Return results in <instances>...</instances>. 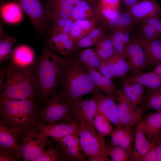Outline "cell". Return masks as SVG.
Instances as JSON below:
<instances>
[{
    "label": "cell",
    "mask_w": 161,
    "mask_h": 161,
    "mask_svg": "<svg viewBox=\"0 0 161 161\" xmlns=\"http://www.w3.org/2000/svg\"><path fill=\"white\" fill-rule=\"evenodd\" d=\"M121 89L126 97L134 105L137 106L141 103L131 88L129 82L124 80Z\"/></svg>",
    "instance_id": "obj_38"
},
{
    "label": "cell",
    "mask_w": 161,
    "mask_h": 161,
    "mask_svg": "<svg viewBox=\"0 0 161 161\" xmlns=\"http://www.w3.org/2000/svg\"><path fill=\"white\" fill-rule=\"evenodd\" d=\"M100 58V64L98 67L97 70L102 75L112 80H113L112 76L106 66L104 62V61Z\"/></svg>",
    "instance_id": "obj_48"
},
{
    "label": "cell",
    "mask_w": 161,
    "mask_h": 161,
    "mask_svg": "<svg viewBox=\"0 0 161 161\" xmlns=\"http://www.w3.org/2000/svg\"><path fill=\"white\" fill-rule=\"evenodd\" d=\"M140 28L143 38L145 40H151L160 38L155 30L148 24L142 22Z\"/></svg>",
    "instance_id": "obj_39"
},
{
    "label": "cell",
    "mask_w": 161,
    "mask_h": 161,
    "mask_svg": "<svg viewBox=\"0 0 161 161\" xmlns=\"http://www.w3.org/2000/svg\"><path fill=\"white\" fill-rule=\"evenodd\" d=\"M70 108L75 120L79 122L85 121L93 127L94 119L97 111L95 94L72 104Z\"/></svg>",
    "instance_id": "obj_11"
},
{
    "label": "cell",
    "mask_w": 161,
    "mask_h": 161,
    "mask_svg": "<svg viewBox=\"0 0 161 161\" xmlns=\"http://www.w3.org/2000/svg\"><path fill=\"white\" fill-rule=\"evenodd\" d=\"M17 41V38L6 33L0 23V63L10 58L12 52V47Z\"/></svg>",
    "instance_id": "obj_27"
},
{
    "label": "cell",
    "mask_w": 161,
    "mask_h": 161,
    "mask_svg": "<svg viewBox=\"0 0 161 161\" xmlns=\"http://www.w3.org/2000/svg\"><path fill=\"white\" fill-rule=\"evenodd\" d=\"M141 21L152 27L156 31L160 37H161V18L160 17H149Z\"/></svg>",
    "instance_id": "obj_42"
},
{
    "label": "cell",
    "mask_w": 161,
    "mask_h": 161,
    "mask_svg": "<svg viewBox=\"0 0 161 161\" xmlns=\"http://www.w3.org/2000/svg\"><path fill=\"white\" fill-rule=\"evenodd\" d=\"M22 9L18 3H10L5 4L1 8V16L6 22L14 24L22 19Z\"/></svg>",
    "instance_id": "obj_28"
},
{
    "label": "cell",
    "mask_w": 161,
    "mask_h": 161,
    "mask_svg": "<svg viewBox=\"0 0 161 161\" xmlns=\"http://www.w3.org/2000/svg\"><path fill=\"white\" fill-rule=\"evenodd\" d=\"M134 145L132 161H141L152 147L153 144L142 129L136 126L134 132Z\"/></svg>",
    "instance_id": "obj_22"
},
{
    "label": "cell",
    "mask_w": 161,
    "mask_h": 161,
    "mask_svg": "<svg viewBox=\"0 0 161 161\" xmlns=\"http://www.w3.org/2000/svg\"><path fill=\"white\" fill-rule=\"evenodd\" d=\"M78 123L75 120L71 123L63 121L49 124L40 122L36 129L41 136L50 137L54 140L70 134L77 133Z\"/></svg>",
    "instance_id": "obj_12"
},
{
    "label": "cell",
    "mask_w": 161,
    "mask_h": 161,
    "mask_svg": "<svg viewBox=\"0 0 161 161\" xmlns=\"http://www.w3.org/2000/svg\"></svg>",
    "instance_id": "obj_57"
},
{
    "label": "cell",
    "mask_w": 161,
    "mask_h": 161,
    "mask_svg": "<svg viewBox=\"0 0 161 161\" xmlns=\"http://www.w3.org/2000/svg\"><path fill=\"white\" fill-rule=\"evenodd\" d=\"M68 58L59 57L47 45L33 67L37 96L42 101L49 100L62 79Z\"/></svg>",
    "instance_id": "obj_1"
},
{
    "label": "cell",
    "mask_w": 161,
    "mask_h": 161,
    "mask_svg": "<svg viewBox=\"0 0 161 161\" xmlns=\"http://www.w3.org/2000/svg\"><path fill=\"white\" fill-rule=\"evenodd\" d=\"M70 18L73 21H75L90 18L87 14L75 5L72 12Z\"/></svg>",
    "instance_id": "obj_45"
},
{
    "label": "cell",
    "mask_w": 161,
    "mask_h": 161,
    "mask_svg": "<svg viewBox=\"0 0 161 161\" xmlns=\"http://www.w3.org/2000/svg\"><path fill=\"white\" fill-rule=\"evenodd\" d=\"M47 44L51 50L62 55L68 56L75 52V44L68 34L50 32Z\"/></svg>",
    "instance_id": "obj_17"
},
{
    "label": "cell",
    "mask_w": 161,
    "mask_h": 161,
    "mask_svg": "<svg viewBox=\"0 0 161 161\" xmlns=\"http://www.w3.org/2000/svg\"><path fill=\"white\" fill-rule=\"evenodd\" d=\"M77 58L83 65L97 70L100 64V58L96 51L91 48L84 49L78 54Z\"/></svg>",
    "instance_id": "obj_30"
},
{
    "label": "cell",
    "mask_w": 161,
    "mask_h": 161,
    "mask_svg": "<svg viewBox=\"0 0 161 161\" xmlns=\"http://www.w3.org/2000/svg\"><path fill=\"white\" fill-rule=\"evenodd\" d=\"M124 80L130 82L141 84L148 88L149 90H161V75L153 70L134 74Z\"/></svg>",
    "instance_id": "obj_19"
},
{
    "label": "cell",
    "mask_w": 161,
    "mask_h": 161,
    "mask_svg": "<svg viewBox=\"0 0 161 161\" xmlns=\"http://www.w3.org/2000/svg\"><path fill=\"white\" fill-rule=\"evenodd\" d=\"M41 111L34 99L0 100V123L12 130L18 137L40 122Z\"/></svg>",
    "instance_id": "obj_2"
},
{
    "label": "cell",
    "mask_w": 161,
    "mask_h": 161,
    "mask_svg": "<svg viewBox=\"0 0 161 161\" xmlns=\"http://www.w3.org/2000/svg\"><path fill=\"white\" fill-rule=\"evenodd\" d=\"M137 126L142 129L148 140L153 143L161 134V111L147 113Z\"/></svg>",
    "instance_id": "obj_15"
},
{
    "label": "cell",
    "mask_w": 161,
    "mask_h": 161,
    "mask_svg": "<svg viewBox=\"0 0 161 161\" xmlns=\"http://www.w3.org/2000/svg\"><path fill=\"white\" fill-rule=\"evenodd\" d=\"M0 78V90L1 92L4 88L5 81L6 76L5 67L1 69Z\"/></svg>",
    "instance_id": "obj_52"
},
{
    "label": "cell",
    "mask_w": 161,
    "mask_h": 161,
    "mask_svg": "<svg viewBox=\"0 0 161 161\" xmlns=\"http://www.w3.org/2000/svg\"><path fill=\"white\" fill-rule=\"evenodd\" d=\"M87 1L91 6L95 4H97L98 0H85Z\"/></svg>",
    "instance_id": "obj_55"
},
{
    "label": "cell",
    "mask_w": 161,
    "mask_h": 161,
    "mask_svg": "<svg viewBox=\"0 0 161 161\" xmlns=\"http://www.w3.org/2000/svg\"><path fill=\"white\" fill-rule=\"evenodd\" d=\"M75 120L71 112L70 105L59 92L56 90L41 111V122L49 124L63 121L71 123Z\"/></svg>",
    "instance_id": "obj_7"
},
{
    "label": "cell",
    "mask_w": 161,
    "mask_h": 161,
    "mask_svg": "<svg viewBox=\"0 0 161 161\" xmlns=\"http://www.w3.org/2000/svg\"><path fill=\"white\" fill-rule=\"evenodd\" d=\"M129 82L130 86L139 100L141 103H142L144 97L145 86L138 83Z\"/></svg>",
    "instance_id": "obj_46"
},
{
    "label": "cell",
    "mask_w": 161,
    "mask_h": 161,
    "mask_svg": "<svg viewBox=\"0 0 161 161\" xmlns=\"http://www.w3.org/2000/svg\"><path fill=\"white\" fill-rule=\"evenodd\" d=\"M107 144L111 151V160L112 161H132L133 150H128L112 143L108 140Z\"/></svg>",
    "instance_id": "obj_32"
},
{
    "label": "cell",
    "mask_w": 161,
    "mask_h": 161,
    "mask_svg": "<svg viewBox=\"0 0 161 161\" xmlns=\"http://www.w3.org/2000/svg\"><path fill=\"white\" fill-rule=\"evenodd\" d=\"M96 86L101 92L117 100V92L119 89L112 80L102 75L97 82Z\"/></svg>",
    "instance_id": "obj_36"
},
{
    "label": "cell",
    "mask_w": 161,
    "mask_h": 161,
    "mask_svg": "<svg viewBox=\"0 0 161 161\" xmlns=\"http://www.w3.org/2000/svg\"><path fill=\"white\" fill-rule=\"evenodd\" d=\"M104 62L111 74L113 79L120 78L112 63L109 60L104 61Z\"/></svg>",
    "instance_id": "obj_51"
},
{
    "label": "cell",
    "mask_w": 161,
    "mask_h": 161,
    "mask_svg": "<svg viewBox=\"0 0 161 161\" xmlns=\"http://www.w3.org/2000/svg\"><path fill=\"white\" fill-rule=\"evenodd\" d=\"M133 127L123 126L115 127L110 135L112 143L129 150H133L135 130Z\"/></svg>",
    "instance_id": "obj_21"
},
{
    "label": "cell",
    "mask_w": 161,
    "mask_h": 161,
    "mask_svg": "<svg viewBox=\"0 0 161 161\" xmlns=\"http://www.w3.org/2000/svg\"><path fill=\"white\" fill-rule=\"evenodd\" d=\"M120 2V0H98V10L102 8L118 9Z\"/></svg>",
    "instance_id": "obj_43"
},
{
    "label": "cell",
    "mask_w": 161,
    "mask_h": 161,
    "mask_svg": "<svg viewBox=\"0 0 161 161\" xmlns=\"http://www.w3.org/2000/svg\"><path fill=\"white\" fill-rule=\"evenodd\" d=\"M136 21L149 17H160L161 7L155 0H142L127 11Z\"/></svg>",
    "instance_id": "obj_16"
},
{
    "label": "cell",
    "mask_w": 161,
    "mask_h": 161,
    "mask_svg": "<svg viewBox=\"0 0 161 161\" xmlns=\"http://www.w3.org/2000/svg\"><path fill=\"white\" fill-rule=\"evenodd\" d=\"M5 68L6 79L0 100L34 99L37 96L33 67L21 68L11 64Z\"/></svg>",
    "instance_id": "obj_4"
},
{
    "label": "cell",
    "mask_w": 161,
    "mask_h": 161,
    "mask_svg": "<svg viewBox=\"0 0 161 161\" xmlns=\"http://www.w3.org/2000/svg\"><path fill=\"white\" fill-rule=\"evenodd\" d=\"M117 93L118 117L121 124L125 127L136 126L142 119L144 110L143 107L134 105L121 89H118Z\"/></svg>",
    "instance_id": "obj_9"
},
{
    "label": "cell",
    "mask_w": 161,
    "mask_h": 161,
    "mask_svg": "<svg viewBox=\"0 0 161 161\" xmlns=\"http://www.w3.org/2000/svg\"><path fill=\"white\" fill-rule=\"evenodd\" d=\"M18 137L9 127L0 123V148L11 151L19 160L21 145L17 142Z\"/></svg>",
    "instance_id": "obj_20"
},
{
    "label": "cell",
    "mask_w": 161,
    "mask_h": 161,
    "mask_svg": "<svg viewBox=\"0 0 161 161\" xmlns=\"http://www.w3.org/2000/svg\"><path fill=\"white\" fill-rule=\"evenodd\" d=\"M109 60L113 64L121 69L126 74L130 71L129 65L126 59L116 52Z\"/></svg>",
    "instance_id": "obj_41"
},
{
    "label": "cell",
    "mask_w": 161,
    "mask_h": 161,
    "mask_svg": "<svg viewBox=\"0 0 161 161\" xmlns=\"http://www.w3.org/2000/svg\"><path fill=\"white\" fill-rule=\"evenodd\" d=\"M97 111L106 117L115 127L122 126L118 117L116 100L101 91L96 93Z\"/></svg>",
    "instance_id": "obj_14"
},
{
    "label": "cell",
    "mask_w": 161,
    "mask_h": 161,
    "mask_svg": "<svg viewBox=\"0 0 161 161\" xmlns=\"http://www.w3.org/2000/svg\"><path fill=\"white\" fill-rule=\"evenodd\" d=\"M145 51L150 65L161 63V39L160 38L151 40L140 39Z\"/></svg>",
    "instance_id": "obj_23"
},
{
    "label": "cell",
    "mask_w": 161,
    "mask_h": 161,
    "mask_svg": "<svg viewBox=\"0 0 161 161\" xmlns=\"http://www.w3.org/2000/svg\"><path fill=\"white\" fill-rule=\"evenodd\" d=\"M131 29L113 30L111 35L115 52L126 59L125 51L126 47L131 40L130 31Z\"/></svg>",
    "instance_id": "obj_24"
},
{
    "label": "cell",
    "mask_w": 161,
    "mask_h": 161,
    "mask_svg": "<svg viewBox=\"0 0 161 161\" xmlns=\"http://www.w3.org/2000/svg\"><path fill=\"white\" fill-rule=\"evenodd\" d=\"M152 143V147L141 161H157L155 145L154 143Z\"/></svg>",
    "instance_id": "obj_49"
},
{
    "label": "cell",
    "mask_w": 161,
    "mask_h": 161,
    "mask_svg": "<svg viewBox=\"0 0 161 161\" xmlns=\"http://www.w3.org/2000/svg\"><path fill=\"white\" fill-rule=\"evenodd\" d=\"M74 5L68 0H52V20L70 18Z\"/></svg>",
    "instance_id": "obj_26"
},
{
    "label": "cell",
    "mask_w": 161,
    "mask_h": 161,
    "mask_svg": "<svg viewBox=\"0 0 161 161\" xmlns=\"http://www.w3.org/2000/svg\"><path fill=\"white\" fill-rule=\"evenodd\" d=\"M75 5L87 14L90 18H94L95 14L92 7L86 1L80 0Z\"/></svg>",
    "instance_id": "obj_44"
},
{
    "label": "cell",
    "mask_w": 161,
    "mask_h": 161,
    "mask_svg": "<svg viewBox=\"0 0 161 161\" xmlns=\"http://www.w3.org/2000/svg\"><path fill=\"white\" fill-rule=\"evenodd\" d=\"M140 0H123L124 4L129 8H130L137 4Z\"/></svg>",
    "instance_id": "obj_53"
},
{
    "label": "cell",
    "mask_w": 161,
    "mask_h": 161,
    "mask_svg": "<svg viewBox=\"0 0 161 161\" xmlns=\"http://www.w3.org/2000/svg\"><path fill=\"white\" fill-rule=\"evenodd\" d=\"M73 22L71 18L58 19L54 21L53 26L49 28L50 32L69 34Z\"/></svg>",
    "instance_id": "obj_37"
},
{
    "label": "cell",
    "mask_w": 161,
    "mask_h": 161,
    "mask_svg": "<svg viewBox=\"0 0 161 161\" xmlns=\"http://www.w3.org/2000/svg\"><path fill=\"white\" fill-rule=\"evenodd\" d=\"M125 54L130 71L134 74L141 72L150 65L140 39H131L126 47Z\"/></svg>",
    "instance_id": "obj_10"
},
{
    "label": "cell",
    "mask_w": 161,
    "mask_h": 161,
    "mask_svg": "<svg viewBox=\"0 0 161 161\" xmlns=\"http://www.w3.org/2000/svg\"><path fill=\"white\" fill-rule=\"evenodd\" d=\"M68 35L75 44L80 39L86 36L81 28L74 21Z\"/></svg>",
    "instance_id": "obj_40"
},
{
    "label": "cell",
    "mask_w": 161,
    "mask_h": 161,
    "mask_svg": "<svg viewBox=\"0 0 161 161\" xmlns=\"http://www.w3.org/2000/svg\"><path fill=\"white\" fill-rule=\"evenodd\" d=\"M24 136L19 158L25 161H35L42 155L50 143L48 137L41 136L36 128L29 130Z\"/></svg>",
    "instance_id": "obj_8"
},
{
    "label": "cell",
    "mask_w": 161,
    "mask_h": 161,
    "mask_svg": "<svg viewBox=\"0 0 161 161\" xmlns=\"http://www.w3.org/2000/svg\"><path fill=\"white\" fill-rule=\"evenodd\" d=\"M10 58L11 64L23 68L33 67L36 61L34 50L25 45H21L15 48Z\"/></svg>",
    "instance_id": "obj_18"
},
{
    "label": "cell",
    "mask_w": 161,
    "mask_h": 161,
    "mask_svg": "<svg viewBox=\"0 0 161 161\" xmlns=\"http://www.w3.org/2000/svg\"><path fill=\"white\" fill-rule=\"evenodd\" d=\"M72 2L74 5L80 0H68Z\"/></svg>",
    "instance_id": "obj_56"
},
{
    "label": "cell",
    "mask_w": 161,
    "mask_h": 161,
    "mask_svg": "<svg viewBox=\"0 0 161 161\" xmlns=\"http://www.w3.org/2000/svg\"><path fill=\"white\" fill-rule=\"evenodd\" d=\"M96 52L104 61H108L115 53L111 35L103 34L96 44Z\"/></svg>",
    "instance_id": "obj_29"
},
{
    "label": "cell",
    "mask_w": 161,
    "mask_h": 161,
    "mask_svg": "<svg viewBox=\"0 0 161 161\" xmlns=\"http://www.w3.org/2000/svg\"><path fill=\"white\" fill-rule=\"evenodd\" d=\"M103 20L106 25L113 30L131 28L136 22L128 11L119 12L114 17Z\"/></svg>",
    "instance_id": "obj_25"
},
{
    "label": "cell",
    "mask_w": 161,
    "mask_h": 161,
    "mask_svg": "<svg viewBox=\"0 0 161 161\" xmlns=\"http://www.w3.org/2000/svg\"><path fill=\"white\" fill-rule=\"evenodd\" d=\"M17 1L37 32H41L49 28L48 22L52 20L51 0Z\"/></svg>",
    "instance_id": "obj_6"
},
{
    "label": "cell",
    "mask_w": 161,
    "mask_h": 161,
    "mask_svg": "<svg viewBox=\"0 0 161 161\" xmlns=\"http://www.w3.org/2000/svg\"><path fill=\"white\" fill-rule=\"evenodd\" d=\"M54 140L58 143L67 161H86L87 157L83 151L77 133L70 134Z\"/></svg>",
    "instance_id": "obj_13"
},
{
    "label": "cell",
    "mask_w": 161,
    "mask_h": 161,
    "mask_svg": "<svg viewBox=\"0 0 161 161\" xmlns=\"http://www.w3.org/2000/svg\"><path fill=\"white\" fill-rule=\"evenodd\" d=\"M103 34L102 28H95L89 34L83 37L75 44L76 52L78 49L96 45Z\"/></svg>",
    "instance_id": "obj_31"
},
{
    "label": "cell",
    "mask_w": 161,
    "mask_h": 161,
    "mask_svg": "<svg viewBox=\"0 0 161 161\" xmlns=\"http://www.w3.org/2000/svg\"><path fill=\"white\" fill-rule=\"evenodd\" d=\"M66 159L58 144L56 147L50 144L47 146L44 153L35 161H65Z\"/></svg>",
    "instance_id": "obj_33"
},
{
    "label": "cell",
    "mask_w": 161,
    "mask_h": 161,
    "mask_svg": "<svg viewBox=\"0 0 161 161\" xmlns=\"http://www.w3.org/2000/svg\"><path fill=\"white\" fill-rule=\"evenodd\" d=\"M111 122L97 111L93 121V127L97 131L106 136L110 135L113 130Z\"/></svg>",
    "instance_id": "obj_35"
},
{
    "label": "cell",
    "mask_w": 161,
    "mask_h": 161,
    "mask_svg": "<svg viewBox=\"0 0 161 161\" xmlns=\"http://www.w3.org/2000/svg\"><path fill=\"white\" fill-rule=\"evenodd\" d=\"M77 132L83 151L88 158L86 161H93L99 157L110 156L111 151L105 135L98 132L85 121L78 123Z\"/></svg>",
    "instance_id": "obj_5"
},
{
    "label": "cell",
    "mask_w": 161,
    "mask_h": 161,
    "mask_svg": "<svg viewBox=\"0 0 161 161\" xmlns=\"http://www.w3.org/2000/svg\"><path fill=\"white\" fill-rule=\"evenodd\" d=\"M19 160L11 151L4 149L0 148V161H16Z\"/></svg>",
    "instance_id": "obj_47"
},
{
    "label": "cell",
    "mask_w": 161,
    "mask_h": 161,
    "mask_svg": "<svg viewBox=\"0 0 161 161\" xmlns=\"http://www.w3.org/2000/svg\"><path fill=\"white\" fill-rule=\"evenodd\" d=\"M59 87L60 93L70 105L83 99L87 94L93 95L100 91L84 65L76 57L68 58Z\"/></svg>",
    "instance_id": "obj_3"
},
{
    "label": "cell",
    "mask_w": 161,
    "mask_h": 161,
    "mask_svg": "<svg viewBox=\"0 0 161 161\" xmlns=\"http://www.w3.org/2000/svg\"><path fill=\"white\" fill-rule=\"evenodd\" d=\"M153 143L155 145L157 161H161V135Z\"/></svg>",
    "instance_id": "obj_50"
},
{
    "label": "cell",
    "mask_w": 161,
    "mask_h": 161,
    "mask_svg": "<svg viewBox=\"0 0 161 161\" xmlns=\"http://www.w3.org/2000/svg\"><path fill=\"white\" fill-rule=\"evenodd\" d=\"M153 70L161 75V63L157 65Z\"/></svg>",
    "instance_id": "obj_54"
},
{
    "label": "cell",
    "mask_w": 161,
    "mask_h": 161,
    "mask_svg": "<svg viewBox=\"0 0 161 161\" xmlns=\"http://www.w3.org/2000/svg\"><path fill=\"white\" fill-rule=\"evenodd\" d=\"M144 110L161 111V90H149L141 106Z\"/></svg>",
    "instance_id": "obj_34"
}]
</instances>
